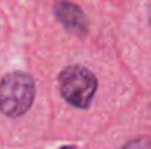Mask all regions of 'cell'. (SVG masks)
<instances>
[{
    "label": "cell",
    "instance_id": "cell-6",
    "mask_svg": "<svg viewBox=\"0 0 151 149\" xmlns=\"http://www.w3.org/2000/svg\"><path fill=\"white\" fill-rule=\"evenodd\" d=\"M148 22H150V26H151V9H150V15H148Z\"/></svg>",
    "mask_w": 151,
    "mask_h": 149
},
{
    "label": "cell",
    "instance_id": "cell-1",
    "mask_svg": "<svg viewBox=\"0 0 151 149\" xmlns=\"http://www.w3.org/2000/svg\"><path fill=\"white\" fill-rule=\"evenodd\" d=\"M35 98V83L24 72H10L0 81V110L9 117L25 114Z\"/></svg>",
    "mask_w": 151,
    "mask_h": 149
},
{
    "label": "cell",
    "instance_id": "cell-4",
    "mask_svg": "<svg viewBox=\"0 0 151 149\" xmlns=\"http://www.w3.org/2000/svg\"><path fill=\"white\" fill-rule=\"evenodd\" d=\"M122 149H151V139L148 138H139L129 143H126Z\"/></svg>",
    "mask_w": 151,
    "mask_h": 149
},
{
    "label": "cell",
    "instance_id": "cell-5",
    "mask_svg": "<svg viewBox=\"0 0 151 149\" xmlns=\"http://www.w3.org/2000/svg\"><path fill=\"white\" fill-rule=\"evenodd\" d=\"M62 149H76V148H73V146H63Z\"/></svg>",
    "mask_w": 151,
    "mask_h": 149
},
{
    "label": "cell",
    "instance_id": "cell-3",
    "mask_svg": "<svg viewBox=\"0 0 151 149\" xmlns=\"http://www.w3.org/2000/svg\"><path fill=\"white\" fill-rule=\"evenodd\" d=\"M54 13L68 31H70L73 34H79V35L87 32L85 16L76 4L66 1V0L57 1L54 6Z\"/></svg>",
    "mask_w": 151,
    "mask_h": 149
},
{
    "label": "cell",
    "instance_id": "cell-2",
    "mask_svg": "<svg viewBox=\"0 0 151 149\" xmlns=\"http://www.w3.org/2000/svg\"><path fill=\"white\" fill-rule=\"evenodd\" d=\"M62 97L76 108H87L96 95L97 79L84 66H69L59 76Z\"/></svg>",
    "mask_w": 151,
    "mask_h": 149
}]
</instances>
